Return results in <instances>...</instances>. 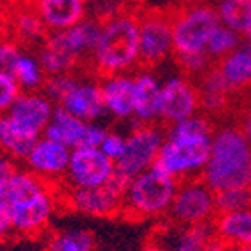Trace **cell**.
<instances>
[{
  "label": "cell",
  "mask_w": 251,
  "mask_h": 251,
  "mask_svg": "<svg viewBox=\"0 0 251 251\" xmlns=\"http://www.w3.org/2000/svg\"><path fill=\"white\" fill-rule=\"evenodd\" d=\"M114 172L116 162L105 156L100 148H74L63 183L75 188H97L107 183Z\"/></svg>",
  "instance_id": "obj_11"
},
{
  "label": "cell",
  "mask_w": 251,
  "mask_h": 251,
  "mask_svg": "<svg viewBox=\"0 0 251 251\" xmlns=\"http://www.w3.org/2000/svg\"><path fill=\"white\" fill-rule=\"evenodd\" d=\"M37 139L23 132L7 114H0V153L13 160H25Z\"/></svg>",
  "instance_id": "obj_25"
},
{
  "label": "cell",
  "mask_w": 251,
  "mask_h": 251,
  "mask_svg": "<svg viewBox=\"0 0 251 251\" xmlns=\"http://www.w3.org/2000/svg\"><path fill=\"white\" fill-rule=\"evenodd\" d=\"M21 48L14 39L0 37V72L14 75V69L21 56Z\"/></svg>",
  "instance_id": "obj_35"
},
{
  "label": "cell",
  "mask_w": 251,
  "mask_h": 251,
  "mask_svg": "<svg viewBox=\"0 0 251 251\" xmlns=\"http://www.w3.org/2000/svg\"><path fill=\"white\" fill-rule=\"evenodd\" d=\"M139 251H167L165 248L162 246V244H158L156 241H150V243H146L143 248Z\"/></svg>",
  "instance_id": "obj_42"
},
{
  "label": "cell",
  "mask_w": 251,
  "mask_h": 251,
  "mask_svg": "<svg viewBox=\"0 0 251 251\" xmlns=\"http://www.w3.org/2000/svg\"><path fill=\"white\" fill-rule=\"evenodd\" d=\"M77 77L69 72V74H54V75H46L44 79V84H42L41 92L50 99L54 104H60V102L67 97V93L71 92L72 88L77 83Z\"/></svg>",
  "instance_id": "obj_34"
},
{
  "label": "cell",
  "mask_w": 251,
  "mask_h": 251,
  "mask_svg": "<svg viewBox=\"0 0 251 251\" xmlns=\"http://www.w3.org/2000/svg\"><path fill=\"white\" fill-rule=\"evenodd\" d=\"M160 230L163 241H169L167 244H162L167 251H202L214 235L213 223L193 226H179L172 223V226H163Z\"/></svg>",
  "instance_id": "obj_23"
},
{
  "label": "cell",
  "mask_w": 251,
  "mask_h": 251,
  "mask_svg": "<svg viewBox=\"0 0 251 251\" xmlns=\"http://www.w3.org/2000/svg\"><path fill=\"white\" fill-rule=\"evenodd\" d=\"M228 251H251V244H250V246H234V248H228Z\"/></svg>",
  "instance_id": "obj_45"
},
{
  "label": "cell",
  "mask_w": 251,
  "mask_h": 251,
  "mask_svg": "<svg viewBox=\"0 0 251 251\" xmlns=\"http://www.w3.org/2000/svg\"><path fill=\"white\" fill-rule=\"evenodd\" d=\"M71 151V148H67L65 144L56 143L46 135H41L30 150L25 163L28 171L34 172L35 176L58 186L63 183L65 174H67Z\"/></svg>",
  "instance_id": "obj_13"
},
{
  "label": "cell",
  "mask_w": 251,
  "mask_h": 251,
  "mask_svg": "<svg viewBox=\"0 0 251 251\" xmlns=\"http://www.w3.org/2000/svg\"><path fill=\"white\" fill-rule=\"evenodd\" d=\"M130 179L126 174L118 171L113 177L97 188H75V186H60V204L65 209L92 218H111L123 213V197Z\"/></svg>",
  "instance_id": "obj_4"
},
{
  "label": "cell",
  "mask_w": 251,
  "mask_h": 251,
  "mask_svg": "<svg viewBox=\"0 0 251 251\" xmlns=\"http://www.w3.org/2000/svg\"><path fill=\"white\" fill-rule=\"evenodd\" d=\"M13 232V223H11V214H9V207L5 201L0 197V243H4Z\"/></svg>",
  "instance_id": "obj_39"
},
{
  "label": "cell",
  "mask_w": 251,
  "mask_h": 251,
  "mask_svg": "<svg viewBox=\"0 0 251 251\" xmlns=\"http://www.w3.org/2000/svg\"><path fill=\"white\" fill-rule=\"evenodd\" d=\"M218 20L243 35L251 21V0H218L214 4Z\"/></svg>",
  "instance_id": "obj_28"
},
{
  "label": "cell",
  "mask_w": 251,
  "mask_h": 251,
  "mask_svg": "<svg viewBox=\"0 0 251 251\" xmlns=\"http://www.w3.org/2000/svg\"><path fill=\"white\" fill-rule=\"evenodd\" d=\"M39 62H41V67L46 75H54V74H69V72L74 71V67L77 65L72 56H69L67 53H63L58 48L51 46L44 41L41 51L37 54Z\"/></svg>",
  "instance_id": "obj_31"
},
{
  "label": "cell",
  "mask_w": 251,
  "mask_h": 251,
  "mask_svg": "<svg viewBox=\"0 0 251 251\" xmlns=\"http://www.w3.org/2000/svg\"><path fill=\"white\" fill-rule=\"evenodd\" d=\"M213 232L228 248L251 244V207L230 213H218L213 220Z\"/></svg>",
  "instance_id": "obj_21"
},
{
  "label": "cell",
  "mask_w": 251,
  "mask_h": 251,
  "mask_svg": "<svg viewBox=\"0 0 251 251\" xmlns=\"http://www.w3.org/2000/svg\"><path fill=\"white\" fill-rule=\"evenodd\" d=\"M201 177L214 192L251 186V141L239 126L213 132L209 160Z\"/></svg>",
  "instance_id": "obj_2"
},
{
  "label": "cell",
  "mask_w": 251,
  "mask_h": 251,
  "mask_svg": "<svg viewBox=\"0 0 251 251\" xmlns=\"http://www.w3.org/2000/svg\"><path fill=\"white\" fill-rule=\"evenodd\" d=\"M243 37H244V42H246V44H250V46H251V21H250V25H248L246 32H244V34H243Z\"/></svg>",
  "instance_id": "obj_44"
},
{
  "label": "cell",
  "mask_w": 251,
  "mask_h": 251,
  "mask_svg": "<svg viewBox=\"0 0 251 251\" xmlns=\"http://www.w3.org/2000/svg\"><path fill=\"white\" fill-rule=\"evenodd\" d=\"M241 44H243V35L220 23L213 30V34H211L209 41H207L205 54L209 56V60L213 63H218L222 58H225L228 53H232L237 46H241Z\"/></svg>",
  "instance_id": "obj_29"
},
{
  "label": "cell",
  "mask_w": 251,
  "mask_h": 251,
  "mask_svg": "<svg viewBox=\"0 0 251 251\" xmlns=\"http://www.w3.org/2000/svg\"><path fill=\"white\" fill-rule=\"evenodd\" d=\"M97 239L84 228H67L50 234L44 251H95Z\"/></svg>",
  "instance_id": "obj_27"
},
{
  "label": "cell",
  "mask_w": 251,
  "mask_h": 251,
  "mask_svg": "<svg viewBox=\"0 0 251 251\" xmlns=\"http://www.w3.org/2000/svg\"><path fill=\"white\" fill-rule=\"evenodd\" d=\"M174 54L172 11L151 9L139 13V65L153 69Z\"/></svg>",
  "instance_id": "obj_9"
},
{
  "label": "cell",
  "mask_w": 251,
  "mask_h": 251,
  "mask_svg": "<svg viewBox=\"0 0 251 251\" xmlns=\"http://www.w3.org/2000/svg\"><path fill=\"white\" fill-rule=\"evenodd\" d=\"M86 4L90 5V7H93V5H99V4H104V2H109V0H84Z\"/></svg>",
  "instance_id": "obj_46"
},
{
  "label": "cell",
  "mask_w": 251,
  "mask_h": 251,
  "mask_svg": "<svg viewBox=\"0 0 251 251\" xmlns=\"http://www.w3.org/2000/svg\"><path fill=\"white\" fill-rule=\"evenodd\" d=\"M100 25L102 21L90 14L71 28L50 34L46 37V42L62 50L63 53H67L79 63L83 60H90L92 56L97 41H99V34H100Z\"/></svg>",
  "instance_id": "obj_15"
},
{
  "label": "cell",
  "mask_w": 251,
  "mask_h": 251,
  "mask_svg": "<svg viewBox=\"0 0 251 251\" xmlns=\"http://www.w3.org/2000/svg\"><path fill=\"white\" fill-rule=\"evenodd\" d=\"M58 105L86 123H97V120H100L107 113L100 83L97 81H77Z\"/></svg>",
  "instance_id": "obj_17"
},
{
  "label": "cell",
  "mask_w": 251,
  "mask_h": 251,
  "mask_svg": "<svg viewBox=\"0 0 251 251\" xmlns=\"http://www.w3.org/2000/svg\"><path fill=\"white\" fill-rule=\"evenodd\" d=\"M11 28H13V35L21 42H34L46 41V26L41 21V18L37 16V13L34 11V7L28 4L26 0L25 5L18 7L11 16Z\"/></svg>",
  "instance_id": "obj_26"
},
{
  "label": "cell",
  "mask_w": 251,
  "mask_h": 251,
  "mask_svg": "<svg viewBox=\"0 0 251 251\" xmlns=\"http://www.w3.org/2000/svg\"><path fill=\"white\" fill-rule=\"evenodd\" d=\"M239 128L243 130L244 134L250 137L251 141V105H248L246 109H244V113L241 114V123H239Z\"/></svg>",
  "instance_id": "obj_40"
},
{
  "label": "cell",
  "mask_w": 251,
  "mask_h": 251,
  "mask_svg": "<svg viewBox=\"0 0 251 251\" xmlns=\"http://www.w3.org/2000/svg\"><path fill=\"white\" fill-rule=\"evenodd\" d=\"M232 93L251 88V46L243 42L225 58L214 63Z\"/></svg>",
  "instance_id": "obj_20"
},
{
  "label": "cell",
  "mask_w": 251,
  "mask_h": 251,
  "mask_svg": "<svg viewBox=\"0 0 251 251\" xmlns=\"http://www.w3.org/2000/svg\"><path fill=\"white\" fill-rule=\"evenodd\" d=\"M201 111L197 83L186 74L171 75L162 83L160 92V122L174 125Z\"/></svg>",
  "instance_id": "obj_12"
},
{
  "label": "cell",
  "mask_w": 251,
  "mask_h": 251,
  "mask_svg": "<svg viewBox=\"0 0 251 251\" xmlns=\"http://www.w3.org/2000/svg\"><path fill=\"white\" fill-rule=\"evenodd\" d=\"M251 207V186H237L216 192V211L230 213Z\"/></svg>",
  "instance_id": "obj_32"
},
{
  "label": "cell",
  "mask_w": 251,
  "mask_h": 251,
  "mask_svg": "<svg viewBox=\"0 0 251 251\" xmlns=\"http://www.w3.org/2000/svg\"><path fill=\"white\" fill-rule=\"evenodd\" d=\"M99 148L104 151L105 156H109L111 160L118 162V158H120V156L123 155V151H125V135L118 134V132H107Z\"/></svg>",
  "instance_id": "obj_37"
},
{
  "label": "cell",
  "mask_w": 251,
  "mask_h": 251,
  "mask_svg": "<svg viewBox=\"0 0 251 251\" xmlns=\"http://www.w3.org/2000/svg\"><path fill=\"white\" fill-rule=\"evenodd\" d=\"M14 79L18 81L21 90H25V92L42 88L46 74L42 71L41 62H39L37 56L23 51L16 63V69H14Z\"/></svg>",
  "instance_id": "obj_30"
},
{
  "label": "cell",
  "mask_w": 251,
  "mask_h": 251,
  "mask_svg": "<svg viewBox=\"0 0 251 251\" xmlns=\"http://www.w3.org/2000/svg\"><path fill=\"white\" fill-rule=\"evenodd\" d=\"M202 251H228V246L223 243L222 239H218L216 235H213V237L207 241V244H205Z\"/></svg>",
  "instance_id": "obj_41"
},
{
  "label": "cell",
  "mask_w": 251,
  "mask_h": 251,
  "mask_svg": "<svg viewBox=\"0 0 251 251\" xmlns=\"http://www.w3.org/2000/svg\"><path fill=\"white\" fill-rule=\"evenodd\" d=\"M20 171L16 165V160H13L11 156L0 153V192L4 188L5 184L11 181V177Z\"/></svg>",
  "instance_id": "obj_38"
},
{
  "label": "cell",
  "mask_w": 251,
  "mask_h": 251,
  "mask_svg": "<svg viewBox=\"0 0 251 251\" xmlns=\"http://www.w3.org/2000/svg\"><path fill=\"white\" fill-rule=\"evenodd\" d=\"M197 79L201 111H204L207 116H220L222 113H225V109L228 107V102H230L232 92L225 84L218 69L213 65L209 71L199 75Z\"/></svg>",
  "instance_id": "obj_22"
},
{
  "label": "cell",
  "mask_w": 251,
  "mask_h": 251,
  "mask_svg": "<svg viewBox=\"0 0 251 251\" xmlns=\"http://www.w3.org/2000/svg\"><path fill=\"white\" fill-rule=\"evenodd\" d=\"M216 211V192L209 188L202 177H188L179 181L177 192L167 216L179 226H193L213 223Z\"/></svg>",
  "instance_id": "obj_7"
},
{
  "label": "cell",
  "mask_w": 251,
  "mask_h": 251,
  "mask_svg": "<svg viewBox=\"0 0 251 251\" xmlns=\"http://www.w3.org/2000/svg\"><path fill=\"white\" fill-rule=\"evenodd\" d=\"M135 81V105L134 118L137 125H150L160 122V92L162 83L151 74L150 69L134 75Z\"/></svg>",
  "instance_id": "obj_19"
},
{
  "label": "cell",
  "mask_w": 251,
  "mask_h": 251,
  "mask_svg": "<svg viewBox=\"0 0 251 251\" xmlns=\"http://www.w3.org/2000/svg\"><path fill=\"white\" fill-rule=\"evenodd\" d=\"M179 181L150 167L130 179L123 197V214L132 220H150L165 216L171 209Z\"/></svg>",
  "instance_id": "obj_3"
},
{
  "label": "cell",
  "mask_w": 251,
  "mask_h": 251,
  "mask_svg": "<svg viewBox=\"0 0 251 251\" xmlns=\"http://www.w3.org/2000/svg\"><path fill=\"white\" fill-rule=\"evenodd\" d=\"M211 137L213 135H205V137L167 135L156 156L155 167L177 181L201 177L205 163L209 160Z\"/></svg>",
  "instance_id": "obj_6"
},
{
  "label": "cell",
  "mask_w": 251,
  "mask_h": 251,
  "mask_svg": "<svg viewBox=\"0 0 251 251\" xmlns=\"http://www.w3.org/2000/svg\"><path fill=\"white\" fill-rule=\"evenodd\" d=\"M213 125L205 116L193 114L190 118H184L181 122L174 123L169 128L167 135H176V137H205L213 135Z\"/></svg>",
  "instance_id": "obj_33"
},
{
  "label": "cell",
  "mask_w": 251,
  "mask_h": 251,
  "mask_svg": "<svg viewBox=\"0 0 251 251\" xmlns=\"http://www.w3.org/2000/svg\"><path fill=\"white\" fill-rule=\"evenodd\" d=\"M84 128H86V122L75 118L62 105H56L42 135H46V137L53 139L56 143H62L71 150H74V148L81 146Z\"/></svg>",
  "instance_id": "obj_24"
},
{
  "label": "cell",
  "mask_w": 251,
  "mask_h": 251,
  "mask_svg": "<svg viewBox=\"0 0 251 251\" xmlns=\"http://www.w3.org/2000/svg\"><path fill=\"white\" fill-rule=\"evenodd\" d=\"M53 102L42 92L32 90V92H21L5 114L23 132L34 137H41L53 116Z\"/></svg>",
  "instance_id": "obj_14"
},
{
  "label": "cell",
  "mask_w": 251,
  "mask_h": 251,
  "mask_svg": "<svg viewBox=\"0 0 251 251\" xmlns=\"http://www.w3.org/2000/svg\"><path fill=\"white\" fill-rule=\"evenodd\" d=\"M21 93V86L14 75L0 72V114H5Z\"/></svg>",
  "instance_id": "obj_36"
},
{
  "label": "cell",
  "mask_w": 251,
  "mask_h": 251,
  "mask_svg": "<svg viewBox=\"0 0 251 251\" xmlns=\"http://www.w3.org/2000/svg\"><path fill=\"white\" fill-rule=\"evenodd\" d=\"M90 63L100 77L126 74L139 65V13L120 9L102 20L100 34Z\"/></svg>",
  "instance_id": "obj_1"
},
{
  "label": "cell",
  "mask_w": 251,
  "mask_h": 251,
  "mask_svg": "<svg viewBox=\"0 0 251 251\" xmlns=\"http://www.w3.org/2000/svg\"><path fill=\"white\" fill-rule=\"evenodd\" d=\"M58 204L60 195L56 184H48L46 188L9 204L13 232L21 237H39L48 228Z\"/></svg>",
  "instance_id": "obj_8"
},
{
  "label": "cell",
  "mask_w": 251,
  "mask_h": 251,
  "mask_svg": "<svg viewBox=\"0 0 251 251\" xmlns=\"http://www.w3.org/2000/svg\"><path fill=\"white\" fill-rule=\"evenodd\" d=\"M220 25L216 9L209 4H183L172 9V46L174 56L205 54L207 41Z\"/></svg>",
  "instance_id": "obj_5"
},
{
  "label": "cell",
  "mask_w": 251,
  "mask_h": 251,
  "mask_svg": "<svg viewBox=\"0 0 251 251\" xmlns=\"http://www.w3.org/2000/svg\"><path fill=\"white\" fill-rule=\"evenodd\" d=\"M184 4H209L213 5V2H218V0H183Z\"/></svg>",
  "instance_id": "obj_43"
},
{
  "label": "cell",
  "mask_w": 251,
  "mask_h": 251,
  "mask_svg": "<svg viewBox=\"0 0 251 251\" xmlns=\"http://www.w3.org/2000/svg\"><path fill=\"white\" fill-rule=\"evenodd\" d=\"M167 139V132L156 123L150 125H137L125 135V151L118 158L116 169L134 177L141 172L153 167L160 148Z\"/></svg>",
  "instance_id": "obj_10"
},
{
  "label": "cell",
  "mask_w": 251,
  "mask_h": 251,
  "mask_svg": "<svg viewBox=\"0 0 251 251\" xmlns=\"http://www.w3.org/2000/svg\"><path fill=\"white\" fill-rule=\"evenodd\" d=\"M50 34L62 32L90 16L84 0H28Z\"/></svg>",
  "instance_id": "obj_16"
},
{
  "label": "cell",
  "mask_w": 251,
  "mask_h": 251,
  "mask_svg": "<svg viewBox=\"0 0 251 251\" xmlns=\"http://www.w3.org/2000/svg\"><path fill=\"white\" fill-rule=\"evenodd\" d=\"M100 90L104 97L105 111L116 120L134 118L135 105V81L134 75L113 74L100 79Z\"/></svg>",
  "instance_id": "obj_18"
}]
</instances>
